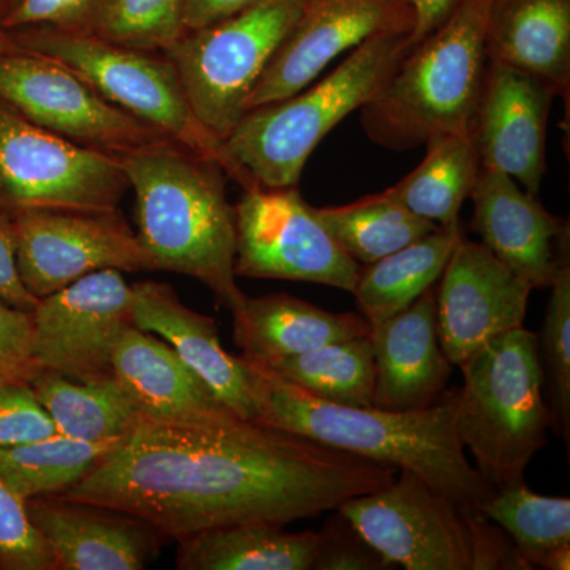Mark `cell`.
Here are the masks:
<instances>
[{"instance_id": "obj_1", "label": "cell", "mask_w": 570, "mask_h": 570, "mask_svg": "<svg viewBox=\"0 0 570 570\" xmlns=\"http://www.w3.org/2000/svg\"><path fill=\"white\" fill-rule=\"evenodd\" d=\"M396 474L225 409L183 420L141 415L85 478L55 497L121 510L178 542L232 524L314 519L384 489Z\"/></svg>"}, {"instance_id": "obj_2", "label": "cell", "mask_w": 570, "mask_h": 570, "mask_svg": "<svg viewBox=\"0 0 570 570\" xmlns=\"http://www.w3.org/2000/svg\"><path fill=\"white\" fill-rule=\"evenodd\" d=\"M243 360L249 367L257 422L412 472L466 508L479 509L493 497V487L469 463L456 434V393H445L438 403L417 411L343 406L318 400L269 367Z\"/></svg>"}, {"instance_id": "obj_3", "label": "cell", "mask_w": 570, "mask_h": 570, "mask_svg": "<svg viewBox=\"0 0 570 570\" xmlns=\"http://www.w3.org/2000/svg\"><path fill=\"white\" fill-rule=\"evenodd\" d=\"M118 159L153 272L194 277L234 311L246 295L236 285V213L223 165L168 138Z\"/></svg>"}, {"instance_id": "obj_4", "label": "cell", "mask_w": 570, "mask_h": 570, "mask_svg": "<svg viewBox=\"0 0 570 570\" xmlns=\"http://www.w3.org/2000/svg\"><path fill=\"white\" fill-rule=\"evenodd\" d=\"M411 47V31L377 33L322 80L287 99L247 111L224 140L239 186H298L318 142L377 96Z\"/></svg>"}, {"instance_id": "obj_5", "label": "cell", "mask_w": 570, "mask_h": 570, "mask_svg": "<svg viewBox=\"0 0 570 570\" xmlns=\"http://www.w3.org/2000/svg\"><path fill=\"white\" fill-rule=\"evenodd\" d=\"M493 0H459L448 20L404 56L384 88L360 108L376 145L406 151L445 134L471 132L485 75Z\"/></svg>"}, {"instance_id": "obj_6", "label": "cell", "mask_w": 570, "mask_h": 570, "mask_svg": "<svg viewBox=\"0 0 570 570\" xmlns=\"http://www.w3.org/2000/svg\"><path fill=\"white\" fill-rule=\"evenodd\" d=\"M459 367L463 387L456 392L455 426L461 444L494 490L523 485L551 428L538 335L524 326L512 330Z\"/></svg>"}, {"instance_id": "obj_7", "label": "cell", "mask_w": 570, "mask_h": 570, "mask_svg": "<svg viewBox=\"0 0 570 570\" xmlns=\"http://www.w3.org/2000/svg\"><path fill=\"white\" fill-rule=\"evenodd\" d=\"M10 32L26 51L62 63L104 99L138 121L217 160L230 181L239 184L238 171L225 154L224 141L197 118L178 71L163 52L134 50L91 33L58 31L43 26Z\"/></svg>"}, {"instance_id": "obj_8", "label": "cell", "mask_w": 570, "mask_h": 570, "mask_svg": "<svg viewBox=\"0 0 570 570\" xmlns=\"http://www.w3.org/2000/svg\"><path fill=\"white\" fill-rule=\"evenodd\" d=\"M306 0H257L234 17L184 33L164 52L190 107L219 140L246 115V102Z\"/></svg>"}, {"instance_id": "obj_9", "label": "cell", "mask_w": 570, "mask_h": 570, "mask_svg": "<svg viewBox=\"0 0 570 570\" xmlns=\"http://www.w3.org/2000/svg\"><path fill=\"white\" fill-rule=\"evenodd\" d=\"M130 189L118 157L29 122L0 102V209H119Z\"/></svg>"}, {"instance_id": "obj_10", "label": "cell", "mask_w": 570, "mask_h": 570, "mask_svg": "<svg viewBox=\"0 0 570 570\" xmlns=\"http://www.w3.org/2000/svg\"><path fill=\"white\" fill-rule=\"evenodd\" d=\"M235 275L299 281L352 294L356 264L307 205L298 186L243 189L235 205Z\"/></svg>"}, {"instance_id": "obj_11", "label": "cell", "mask_w": 570, "mask_h": 570, "mask_svg": "<svg viewBox=\"0 0 570 570\" xmlns=\"http://www.w3.org/2000/svg\"><path fill=\"white\" fill-rule=\"evenodd\" d=\"M396 475L384 489L347 499L337 512L395 568L471 570L472 508L412 472Z\"/></svg>"}, {"instance_id": "obj_12", "label": "cell", "mask_w": 570, "mask_h": 570, "mask_svg": "<svg viewBox=\"0 0 570 570\" xmlns=\"http://www.w3.org/2000/svg\"><path fill=\"white\" fill-rule=\"evenodd\" d=\"M0 102L41 129L115 157L167 140L62 63L29 51L0 55Z\"/></svg>"}, {"instance_id": "obj_13", "label": "cell", "mask_w": 570, "mask_h": 570, "mask_svg": "<svg viewBox=\"0 0 570 570\" xmlns=\"http://www.w3.org/2000/svg\"><path fill=\"white\" fill-rule=\"evenodd\" d=\"M11 217L18 273L37 299L100 269L153 272L119 209H24Z\"/></svg>"}, {"instance_id": "obj_14", "label": "cell", "mask_w": 570, "mask_h": 570, "mask_svg": "<svg viewBox=\"0 0 570 570\" xmlns=\"http://www.w3.org/2000/svg\"><path fill=\"white\" fill-rule=\"evenodd\" d=\"M132 285L119 269H100L40 298L32 311V362L80 382L115 377L111 356L134 325Z\"/></svg>"}, {"instance_id": "obj_15", "label": "cell", "mask_w": 570, "mask_h": 570, "mask_svg": "<svg viewBox=\"0 0 570 570\" xmlns=\"http://www.w3.org/2000/svg\"><path fill=\"white\" fill-rule=\"evenodd\" d=\"M409 0H306L246 102V112L287 99L370 37L411 31Z\"/></svg>"}, {"instance_id": "obj_16", "label": "cell", "mask_w": 570, "mask_h": 570, "mask_svg": "<svg viewBox=\"0 0 570 570\" xmlns=\"http://www.w3.org/2000/svg\"><path fill=\"white\" fill-rule=\"evenodd\" d=\"M439 281V340L453 366L523 326L532 287L482 243L464 236Z\"/></svg>"}, {"instance_id": "obj_17", "label": "cell", "mask_w": 570, "mask_h": 570, "mask_svg": "<svg viewBox=\"0 0 570 570\" xmlns=\"http://www.w3.org/2000/svg\"><path fill=\"white\" fill-rule=\"evenodd\" d=\"M557 96L546 81L489 61L472 118L480 165L509 175L535 197L547 171V124Z\"/></svg>"}, {"instance_id": "obj_18", "label": "cell", "mask_w": 570, "mask_h": 570, "mask_svg": "<svg viewBox=\"0 0 570 570\" xmlns=\"http://www.w3.org/2000/svg\"><path fill=\"white\" fill-rule=\"evenodd\" d=\"M472 230L499 261L534 288H550L569 255V225L543 208L515 179L480 167L471 194Z\"/></svg>"}, {"instance_id": "obj_19", "label": "cell", "mask_w": 570, "mask_h": 570, "mask_svg": "<svg viewBox=\"0 0 570 570\" xmlns=\"http://www.w3.org/2000/svg\"><path fill=\"white\" fill-rule=\"evenodd\" d=\"M26 508L58 570L146 569L165 540L148 521L105 505L50 494Z\"/></svg>"}, {"instance_id": "obj_20", "label": "cell", "mask_w": 570, "mask_h": 570, "mask_svg": "<svg viewBox=\"0 0 570 570\" xmlns=\"http://www.w3.org/2000/svg\"><path fill=\"white\" fill-rule=\"evenodd\" d=\"M373 406L417 411L445 395L453 365L439 340L436 285L403 313L371 325Z\"/></svg>"}, {"instance_id": "obj_21", "label": "cell", "mask_w": 570, "mask_h": 570, "mask_svg": "<svg viewBox=\"0 0 570 570\" xmlns=\"http://www.w3.org/2000/svg\"><path fill=\"white\" fill-rule=\"evenodd\" d=\"M132 292L135 326L163 336L225 407L239 417L255 420L249 367L242 356L225 351L217 322L184 305L171 285L141 281L132 284Z\"/></svg>"}, {"instance_id": "obj_22", "label": "cell", "mask_w": 570, "mask_h": 570, "mask_svg": "<svg viewBox=\"0 0 570 570\" xmlns=\"http://www.w3.org/2000/svg\"><path fill=\"white\" fill-rule=\"evenodd\" d=\"M243 358L269 365L324 344L370 335L362 314L330 313L287 294L245 296L230 311Z\"/></svg>"}, {"instance_id": "obj_23", "label": "cell", "mask_w": 570, "mask_h": 570, "mask_svg": "<svg viewBox=\"0 0 570 570\" xmlns=\"http://www.w3.org/2000/svg\"><path fill=\"white\" fill-rule=\"evenodd\" d=\"M111 370L145 417L183 420L227 409L170 344L135 324L116 343Z\"/></svg>"}, {"instance_id": "obj_24", "label": "cell", "mask_w": 570, "mask_h": 570, "mask_svg": "<svg viewBox=\"0 0 570 570\" xmlns=\"http://www.w3.org/2000/svg\"><path fill=\"white\" fill-rule=\"evenodd\" d=\"M487 58L546 81L558 96L570 86V0H493Z\"/></svg>"}, {"instance_id": "obj_25", "label": "cell", "mask_w": 570, "mask_h": 570, "mask_svg": "<svg viewBox=\"0 0 570 570\" xmlns=\"http://www.w3.org/2000/svg\"><path fill=\"white\" fill-rule=\"evenodd\" d=\"M318 535L279 524L243 523L178 540L179 570H313Z\"/></svg>"}, {"instance_id": "obj_26", "label": "cell", "mask_w": 570, "mask_h": 570, "mask_svg": "<svg viewBox=\"0 0 570 570\" xmlns=\"http://www.w3.org/2000/svg\"><path fill=\"white\" fill-rule=\"evenodd\" d=\"M463 238V225L459 220L360 268L352 295L367 324H381L403 313L428 288L434 287Z\"/></svg>"}, {"instance_id": "obj_27", "label": "cell", "mask_w": 570, "mask_h": 570, "mask_svg": "<svg viewBox=\"0 0 570 570\" xmlns=\"http://www.w3.org/2000/svg\"><path fill=\"white\" fill-rule=\"evenodd\" d=\"M425 146V159L384 193L407 212L439 227L459 223L461 208L471 197L482 167L472 135H438Z\"/></svg>"}, {"instance_id": "obj_28", "label": "cell", "mask_w": 570, "mask_h": 570, "mask_svg": "<svg viewBox=\"0 0 570 570\" xmlns=\"http://www.w3.org/2000/svg\"><path fill=\"white\" fill-rule=\"evenodd\" d=\"M31 387L61 436L115 441L126 438L141 417L140 409L115 377L80 382L40 370Z\"/></svg>"}, {"instance_id": "obj_29", "label": "cell", "mask_w": 570, "mask_h": 570, "mask_svg": "<svg viewBox=\"0 0 570 570\" xmlns=\"http://www.w3.org/2000/svg\"><path fill=\"white\" fill-rule=\"evenodd\" d=\"M322 224L360 265H371L433 234L439 225L422 219L387 194H371L343 206L316 208Z\"/></svg>"}, {"instance_id": "obj_30", "label": "cell", "mask_w": 570, "mask_h": 570, "mask_svg": "<svg viewBox=\"0 0 570 570\" xmlns=\"http://www.w3.org/2000/svg\"><path fill=\"white\" fill-rule=\"evenodd\" d=\"M264 366L318 400L343 406H373L376 370L367 336L324 344Z\"/></svg>"}, {"instance_id": "obj_31", "label": "cell", "mask_w": 570, "mask_h": 570, "mask_svg": "<svg viewBox=\"0 0 570 570\" xmlns=\"http://www.w3.org/2000/svg\"><path fill=\"white\" fill-rule=\"evenodd\" d=\"M119 442L121 439L88 442L56 434L0 449V479L24 499L58 494L85 478Z\"/></svg>"}, {"instance_id": "obj_32", "label": "cell", "mask_w": 570, "mask_h": 570, "mask_svg": "<svg viewBox=\"0 0 570 570\" xmlns=\"http://www.w3.org/2000/svg\"><path fill=\"white\" fill-rule=\"evenodd\" d=\"M478 510L508 532L532 569L547 551L570 543L569 498L542 497L523 483L494 490Z\"/></svg>"}, {"instance_id": "obj_33", "label": "cell", "mask_w": 570, "mask_h": 570, "mask_svg": "<svg viewBox=\"0 0 570 570\" xmlns=\"http://www.w3.org/2000/svg\"><path fill=\"white\" fill-rule=\"evenodd\" d=\"M539 340L543 385L549 390L551 428L570 441V255L562 258Z\"/></svg>"}, {"instance_id": "obj_34", "label": "cell", "mask_w": 570, "mask_h": 570, "mask_svg": "<svg viewBox=\"0 0 570 570\" xmlns=\"http://www.w3.org/2000/svg\"><path fill=\"white\" fill-rule=\"evenodd\" d=\"M183 10L184 0H105L91 36L164 55L186 33Z\"/></svg>"}, {"instance_id": "obj_35", "label": "cell", "mask_w": 570, "mask_h": 570, "mask_svg": "<svg viewBox=\"0 0 570 570\" xmlns=\"http://www.w3.org/2000/svg\"><path fill=\"white\" fill-rule=\"evenodd\" d=\"M0 568L58 570L47 542L29 519L26 499L0 479Z\"/></svg>"}, {"instance_id": "obj_36", "label": "cell", "mask_w": 570, "mask_h": 570, "mask_svg": "<svg viewBox=\"0 0 570 570\" xmlns=\"http://www.w3.org/2000/svg\"><path fill=\"white\" fill-rule=\"evenodd\" d=\"M58 434L31 382H10L0 387V449L43 441Z\"/></svg>"}, {"instance_id": "obj_37", "label": "cell", "mask_w": 570, "mask_h": 570, "mask_svg": "<svg viewBox=\"0 0 570 570\" xmlns=\"http://www.w3.org/2000/svg\"><path fill=\"white\" fill-rule=\"evenodd\" d=\"M105 0H17L0 21L6 31L52 28L58 31L91 33Z\"/></svg>"}, {"instance_id": "obj_38", "label": "cell", "mask_w": 570, "mask_h": 570, "mask_svg": "<svg viewBox=\"0 0 570 570\" xmlns=\"http://www.w3.org/2000/svg\"><path fill=\"white\" fill-rule=\"evenodd\" d=\"M317 553L313 570H390L395 569L370 546L336 510L317 532Z\"/></svg>"}, {"instance_id": "obj_39", "label": "cell", "mask_w": 570, "mask_h": 570, "mask_svg": "<svg viewBox=\"0 0 570 570\" xmlns=\"http://www.w3.org/2000/svg\"><path fill=\"white\" fill-rule=\"evenodd\" d=\"M471 570H531L508 532L490 523L478 509L469 510Z\"/></svg>"}, {"instance_id": "obj_40", "label": "cell", "mask_w": 570, "mask_h": 570, "mask_svg": "<svg viewBox=\"0 0 570 570\" xmlns=\"http://www.w3.org/2000/svg\"><path fill=\"white\" fill-rule=\"evenodd\" d=\"M0 299L18 309H36L39 299L22 284L14 250L13 217L0 209Z\"/></svg>"}, {"instance_id": "obj_41", "label": "cell", "mask_w": 570, "mask_h": 570, "mask_svg": "<svg viewBox=\"0 0 570 570\" xmlns=\"http://www.w3.org/2000/svg\"><path fill=\"white\" fill-rule=\"evenodd\" d=\"M32 313L0 299V365L32 362Z\"/></svg>"}, {"instance_id": "obj_42", "label": "cell", "mask_w": 570, "mask_h": 570, "mask_svg": "<svg viewBox=\"0 0 570 570\" xmlns=\"http://www.w3.org/2000/svg\"><path fill=\"white\" fill-rule=\"evenodd\" d=\"M257 0H184V31L194 32L227 20Z\"/></svg>"}, {"instance_id": "obj_43", "label": "cell", "mask_w": 570, "mask_h": 570, "mask_svg": "<svg viewBox=\"0 0 570 570\" xmlns=\"http://www.w3.org/2000/svg\"><path fill=\"white\" fill-rule=\"evenodd\" d=\"M409 2L414 13L411 33V41L414 45L448 20L459 0H409Z\"/></svg>"}, {"instance_id": "obj_44", "label": "cell", "mask_w": 570, "mask_h": 570, "mask_svg": "<svg viewBox=\"0 0 570 570\" xmlns=\"http://www.w3.org/2000/svg\"><path fill=\"white\" fill-rule=\"evenodd\" d=\"M41 367L33 362L22 365H0V387L10 382H31Z\"/></svg>"}, {"instance_id": "obj_45", "label": "cell", "mask_w": 570, "mask_h": 570, "mask_svg": "<svg viewBox=\"0 0 570 570\" xmlns=\"http://www.w3.org/2000/svg\"><path fill=\"white\" fill-rule=\"evenodd\" d=\"M539 569L546 570H569L570 569V543L554 547L540 558Z\"/></svg>"}, {"instance_id": "obj_46", "label": "cell", "mask_w": 570, "mask_h": 570, "mask_svg": "<svg viewBox=\"0 0 570 570\" xmlns=\"http://www.w3.org/2000/svg\"><path fill=\"white\" fill-rule=\"evenodd\" d=\"M26 51L24 48L14 40L10 31L0 28V55H14V52Z\"/></svg>"}, {"instance_id": "obj_47", "label": "cell", "mask_w": 570, "mask_h": 570, "mask_svg": "<svg viewBox=\"0 0 570 570\" xmlns=\"http://www.w3.org/2000/svg\"><path fill=\"white\" fill-rule=\"evenodd\" d=\"M14 2H17V0H0V21H2L3 17L9 13Z\"/></svg>"}]
</instances>
